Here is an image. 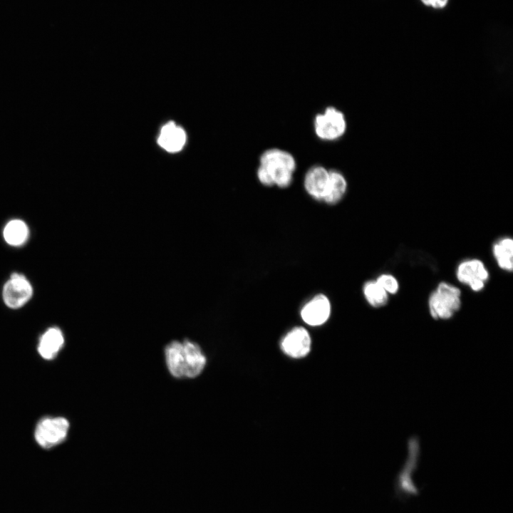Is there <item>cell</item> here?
<instances>
[{
	"label": "cell",
	"mask_w": 513,
	"mask_h": 513,
	"mask_svg": "<svg viewBox=\"0 0 513 513\" xmlns=\"http://www.w3.org/2000/svg\"><path fill=\"white\" fill-rule=\"evenodd\" d=\"M167 368L176 378H194L203 371L207 358L200 346L193 341H174L165 348Z\"/></svg>",
	"instance_id": "1"
},
{
	"label": "cell",
	"mask_w": 513,
	"mask_h": 513,
	"mask_svg": "<svg viewBox=\"0 0 513 513\" xmlns=\"http://www.w3.org/2000/svg\"><path fill=\"white\" fill-rule=\"evenodd\" d=\"M63 343L64 337L61 331L57 327L50 328L39 340L38 353L44 359H53L57 356Z\"/></svg>",
	"instance_id": "11"
},
{
	"label": "cell",
	"mask_w": 513,
	"mask_h": 513,
	"mask_svg": "<svg viewBox=\"0 0 513 513\" xmlns=\"http://www.w3.org/2000/svg\"><path fill=\"white\" fill-rule=\"evenodd\" d=\"M296 167V160L291 154L277 148L269 149L260 157L257 177L265 186L276 185L286 188L292 182Z\"/></svg>",
	"instance_id": "2"
},
{
	"label": "cell",
	"mask_w": 513,
	"mask_h": 513,
	"mask_svg": "<svg viewBox=\"0 0 513 513\" xmlns=\"http://www.w3.org/2000/svg\"><path fill=\"white\" fill-rule=\"evenodd\" d=\"M346 129L343 113L333 107L326 108L323 113L315 117V133L323 140H335L344 134Z\"/></svg>",
	"instance_id": "5"
},
{
	"label": "cell",
	"mask_w": 513,
	"mask_h": 513,
	"mask_svg": "<svg viewBox=\"0 0 513 513\" xmlns=\"http://www.w3.org/2000/svg\"><path fill=\"white\" fill-rule=\"evenodd\" d=\"M311 337L306 328L294 327L283 338L281 347L284 353L294 358L306 356L311 349Z\"/></svg>",
	"instance_id": "9"
},
{
	"label": "cell",
	"mask_w": 513,
	"mask_h": 513,
	"mask_svg": "<svg viewBox=\"0 0 513 513\" xmlns=\"http://www.w3.org/2000/svg\"><path fill=\"white\" fill-rule=\"evenodd\" d=\"M458 281L468 285L472 291L483 289L489 278V272L484 263L477 259H472L461 262L456 272Z\"/></svg>",
	"instance_id": "7"
},
{
	"label": "cell",
	"mask_w": 513,
	"mask_h": 513,
	"mask_svg": "<svg viewBox=\"0 0 513 513\" xmlns=\"http://www.w3.org/2000/svg\"><path fill=\"white\" fill-rule=\"evenodd\" d=\"M69 422L62 417L45 418L36 425L35 439L45 449L61 443L67 437Z\"/></svg>",
	"instance_id": "4"
},
{
	"label": "cell",
	"mask_w": 513,
	"mask_h": 513,
	"mask_svg": "<svg viewBox=\"0 0 513 513\" xmlns=\"http://www.w3.org/2000/svg\"><path fill=\"white\" fill-rule=\"evenodd\" d=\"M185 141V131L173 122H170L162 127L157 140L160 146L170 152L180 151Z\"/></svg>",
	"instance_id": "12"
},
{
	"label": "cell",
	"mask_w": 513,
	"mask_h": 513,
	"mask_svg": "<svg viewBox=\"0 0 513 513\" xmlns=\"http://www.w3.org/2000/svg\"><path fill=\"white\" fill-rule=\"evenodd\" d=\"M375 281L388 293L395 294L399 289L398 280L391 274H381Z\"/></svg>",
	"instance_id": "17"
},
{
	"label": "cell",
	"mask_w": 513,
	"mask_h": 513,
	"mask_svg": "<svg viewBox=\"0 0 513 513\" xmlns=\"http://www.w3.org/2000/svg\"><path fill=\"white\" fill-rule=\"evenodd\" d=\"M331 305L329 299L318 294L309 300L301 308L300 315L304 322L311 326L325 323L330 317Z\"/></svg>",
	"instance_id": "8"
},
{
	"label": "cell",
	"mask_w": 513,
	"mask_h": 513,
	"mask_svg": "<svg viewBox=\"0 0 513 513\" xmlns=\"http://www.w3.org/2000/svg\"><path fill=\"white\" fill-rule=\"evenodd\" d=\"M347 189V182L344 176L336 170H329V184L323 201L333 205L343 198Z\"/></svg>",
	"instance_id": "13"
},
{
	"label": "cell",
	"mask_w": 513,
	"mask_h": 513,
	"mask_svg": "<svg viewBox=\"0 0 513 513\" xmlns=\"http://www.w3.org/2000/svg\"><path fill=\"white\" fill-rule=\"evenodd\" d=\"M494 256L498 266L503 270L512 271L513 269V241L504 237L498 240L492 247Z\"/></svg>",
	"instance_id": "14"
},
{
	"label": "cell",
	"mask_w": 513,
	"mask_h": 513,
	"mask_svg": "<svg viewBox=\"0 0 513 513\" xmlns=\"http://www.w3.org/2000/svg\"><path fill=\"white\" fill-rule=\"evenodd\" d=\"M428 306L433 318L450 319L460 309L461 291L452 284L441 282L430 296Z\"/></svg>",
	"instance_id": "3"
},
{
	"label": "cell",
	"mask_w": 513,
	"mask_h": 513,
	"mask_svg": "<svg viewBox=\"0 0 513 513\" xmlns=\"http://www.w3.org/2000/svg\"><path fill=\"white\" fill-rule=\"evenodd\" d=\"M423 4L428 6H431L434 9H442L444 8L448 0H420Z\"/></svg>",
	"instance_id": "18"
},
{
	"label": "cell",
	"mask_w": 513,
	"mask_h": 513,
	"mask_svg": "<svg viewBox=\"0 0 513 513\" xmlns=\"http://www.w3.org/2000/svg\"><path fill=\"white\" fill-rule=\"evenodd\" d=\"M363 292L367 302L374 308L382 307L388 303V294L375 281L366 282Z\"/></svg>",
	"instance_id": "16"
},
{
	"label": "cell",
	"mask_w": 513,
	"mask_h": 513,
	"mask_svg": "<svg viewBox=\"0 0 513 513\" xmlns=\"http://www.w3.org/2000/svg\"><path fill=\"white\" fill-rule=\"evenodd\" d=\"M32 294V286L25 276L14 273L4 286L2 296L7 306L18 309L30 299Z\"/></svg>",
	"instance_id": "6"
},
{
	"label": "cell",
	"mask_w": 513,
	"mask_h": 513,
	"mask_svg": "<svg viewBox=\"0 0 513 513\" xmlns=\"http://www.w3.org/2000/svg\"><path fill=\"white\" fill-rule=\"evenodd\" d=\"M329 184V171L321 165L311 167L306 173L304 185L314 200H323Z\"/></svg>",
	"instance_id": "10"
},
{
	"label": "cell",
	"mask_w": 513,
	"mask_h": 513,
	"mask_svg": "<svg viewBox=\"0 0 513 513\" xmlns=\"http://www.w3.org/2000/svg\"><path fill=\"white\" fill-rule=\"evenodd\" d=\"M3 234L5 241L9 244L19 246L27 240L28 228L22 220L13 219L5 226Z\"/></svg>",
	"instance_id": "15"
}]
</instances>
